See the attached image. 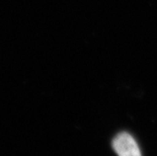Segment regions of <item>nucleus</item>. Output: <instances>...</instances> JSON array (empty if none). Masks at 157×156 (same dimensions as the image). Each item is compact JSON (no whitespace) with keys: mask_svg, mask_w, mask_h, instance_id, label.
Returning <instances> with one entry per match:
<instances>
[{"mask_svg":"<svg viewBox=\"0 0 157 156\" xmlns=\"http://www.w3.org/2000/svg\"><path fill=\"white\" fill-rule=\"evenodd\" d=\"M112 146L118 156H142L136 139L128 132H121L113 139Z\"/></svg>","mask_w":157,"mask_h":156,"instance_id":"nucleus-1","label":"nucleus"}]
</instances>
